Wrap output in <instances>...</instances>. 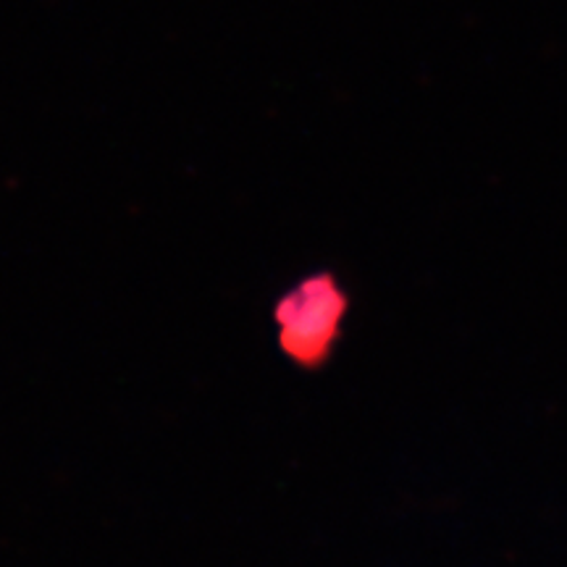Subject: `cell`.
I'll return each mask as SVG.
<instances>
[{"label": "cell", "mask_w": 567, "mask_h": 567, "mask_svg": "<svg viewBox=\"0 0 567 567\" xmlns=\"http://www.w3.org/2000/svg\"><path fill=\"white\" fill-rule=\"evenodd\" d=\"M347 308L350 300L334 276H308L276 302L274 321L279 347L297 365H321L334 352Z\"/></svg>", "instance_id": "obj_1"}]
</instances>
